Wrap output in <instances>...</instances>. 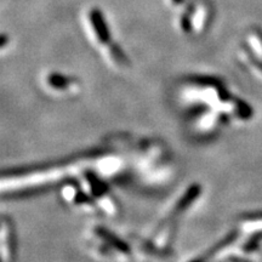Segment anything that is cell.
<instances>
[{"mask_svg":"<svg viewBox=\"0 0 262 262\" xmlns=\"http://www.w3.org/2000/svg\"><path fill=\"white\" fill-rule=\"evenodd\" d=\"M90 171L97 172L107 180L123 179L133 182L130 158L123 134L110 136L100 146L64 158L3 171L2 193L4 196L34 194L49 188H58L67 180Z\"/></svg>","mask_w":262,"mask_h":262,"instance_id":"obj_1","label":"cell"},{"mask_svg":"<svg viewBox=\"0 0 262 262\" xmlns=\"http://www.w3.org/2000/svg\"><path fill=\"white\" fill-rule=\"evenodd\" d=\"M171 98L183 127L195 140L214 139L250 116L244 101L216 77H186L176 85Z\"/></svg>","mask_w":262,"mask_h":262,"instance_id":"obj_2","label":"cell"},{"mask_svg":"<svg viewBox=\"0 0 262 262\" xmlns=\"http://www.w3.org/2000/svg\"><path fill=\"white\" fill-rule=\"evenodd\" d=\"M202 195L203 186L198 182H191L180 189L152 226L135 238L140 262L165 260L171 255L182 220L194 209Z\"/></svg>","mask_w":262,"mask_h":262,"instance_id":"obj_3","label":"cell"},{"mask_svg":"<svg viewBox=\"0 0 262 262\" xmlns=\"http://www.w3.org/2000/svg\"><path fill=\"white\" fill-rule=\"evenodd\" d=\"M110 180L90 171L70 179L58 186L61 201L78 214L116 219L120 214V202L108 183Z\"/></svg>","mask_w":262,"mask_h":262,"instance_id":"obj_4","label":"cell"},{"mask_svg":"<svg viewBox=\"0 0 262 262\" xmlns=\"http://www.w3.org/2000/svg\"><path fill=\"white\" fill-rule=\"evenodd\" d=\"M83 244L97 262H140L135 239L126 238L101 222L85 227Z\"/></svg>","mask_w":262,"mask_h":262,"instance_id":"obj_5","label":"cell"},{"mask_svg":"<svg viewBox=\"0 0 262 262\" xmlns=\"http://www.w3.org/2000/svg\"><path fill=\"white\" fill-rule=\"evenodd\" d=\"M41 89L52 100L71 101L80 96L83 85L73 75L51 71L42 77Z\"/></svg>","mask_w":262,"mask_h":262,"instance_id":"obj_6","label":"cell"},{"mask_svg":"<svg viewBox=\"0 0 262 262\" xmlns=\"http://www.w3.org/2000/svg\"><path fill=\"white\" fill-rule=\"evenodd\" d=\"M89 17L91 27H93L95 37H96V41L104 48V51H106L111 63L116 66L117 68H126L129 66V58H127L125 52L122 50V48L112 41L110 28H108L106 19H104L100 9L91 10Z\"/></svg>","mask_w":262,"mask_h":262,"instance_id":"obj_7","label":"cell"},{"mask_svg":"<svg viewBox=\"0 0 262 262\" xmlns=\"http://www.w3.org/2000/svg\"><path fill=\"white\" fill-rule=\"evenodd\" d=\"M17 232L9 216L2 217V257L3 262H15L17 256Z\"/></svg>","mask_w":262,"mask_h":262,"instance_id":"obj_8","label":"cell"},{"mask_svg":"<svg viewBox=\"0 0 262 262\" xmlns=\"http://www.w3.org/2000/svg\"><path fill=\"white\" fill-rule=\"evenodd\" d=\"M171 2H172L173 5H180V4H182L185 0H171Z\"/></svg>","mask_w":262,"mask_h":262,"instance_id":"obj_9","label":"cell"}]
</instances>
